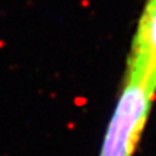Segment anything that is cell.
Returning a JSON list of instances; mask_svg holds the SVG:
<instances>
[{
	"label": "cell",
	"mask_w": 156,
	"mask_h": 156,
	"mask_svg": "<svg viewBox=\"0 0 156 156\" xmlns=\"http://www.w3.org/2000/svg\"><path fill=\"white\" fill-rule=\"evenodd\" d=\"M156 86L126 68L124 86L104 134L99 156H133L147 122Z\"/></svg>",
	"instance_id": "obj_1"
},
{
	"label": "cell",
	"mask_w": 156,
	"mask_h": 156,
	"mask_svg": "<svg viewBox=\"0 0 156 156\" xmlns=\"http://www.w3.org/2000/svg\"><path fill=\"white\" fill-rule=\"evenodd\" d=\"M126 68L156 85V0H146L131 43Z\"/></svg>",
	"instance_id": "obj_2"
}]
</instances>
